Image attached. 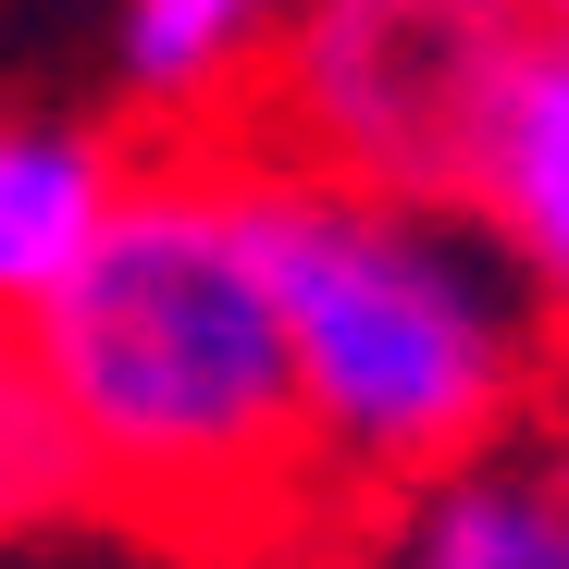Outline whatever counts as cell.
Returning a JSON list of instances; mask_svg holds the SVG:
<instances>
[{"mask_svg": "<svg viewBox=\"0 0 569 569\" xmlns=\"http://www.w3.org/2000/svg\"><path fill=\"white\" fill-rule=\"evenodd\" d=\"M496 26H569V0H483Z\"/></svg>", "mask_w": 569, "mask_h": 569, "instance_id": "9", "label": "cell"}, {"mask_svg": "<svg viewBox=\"0 0 569 569\" xmlns=\"http://www.w3.org/2000/svg\"><path fill=\"white\" fill-rule=\"evenodd\" d=\"M260 13H272V26H284V0H260Z\"/></svg>", "mask_w": 569, "mask_h": 569, "instance_id": "10", "label": "cell"}, {"mask_svg": "<svg viewBox=\"0 0 569 569\" xmlns=\"http://www.w3.org/2000/svg\"><path fill=\"white\" fill-rule=\"evenodd\" d=\"M248 223L284 310V371L322 496H409L433 470L520 446L545 409V322L458 199H371L248 149Z\"/></svg>", "mask_w": 569, "mask_h": 569, "instance_id": "2", "label": "cell"}, {"mask_svg": "<svg viewBox=\"0 0 569 569\" xmlns=\"http://www.w3.org/2000/svg\"><path fill=\"white\" fill-rule=\"evenodd\" d=\"M26 347L87 446L100 508L211 557H322L335 496L310 470L284 310L248 223V137H161L124 161V199Z\"/></svg>", "mask_w": 569, "mask_h": 569, "instance_id": "1", "label": "cell"}, {"mask_svg": "<svg viewBox=\"0 0 569 569\" xmlns=\"http://www.w3.org/2000/svg\"><path fill=\"white\" fill-rule=\"evenodd\" d=\"M385 569H569V496L532 446H483L397 496Z\"/></svg>", "mask_w": 569, "mask_h": 569, "instance_id": "6", "label": "cell"}, {"mask_svg": "<svg viewBox=\"0 0 569 569\" xmlns=\"http://www.w3.org/2000/svg\"><path fill=\"white\" fill-rule=\"evenodd\" d=\"M508 26L483 0H284L223 137L371 199H458Z\"/></svg>", "mask_w": 569, "mask_h": 569, "instance_id": "3", "label": "cell"}, {"mask_svg": "<svg viewBox=\"0 0 569 569\" xmlns=\"http://www.w3.org/2000/svg\"><path fill=\"white\" fill-rule=\"evenodd\" d=\"M532 458H545V470H557V496H569V385H557V397H545V433H532Z\"/></svg>", "mask_w": 569, "mask_h": 569, "instance_id": "8", "label": "cell"}, {"mask_svg": "<svg viewBox=\"0 0 569 569\" xmlns=\"http://www.w3.org/2000/svg\"><path fill=\"white\" fill-rule=\"evenodd\" d=\"M124 137L74 124V112H0V322H26L50 284L100 248L124 199Z\"/></svg>", "mask_w": 569, "mask_h": 569, "instance_id": "5", "label": "cell"}, {"mask_svg": "<svg viewBox=\"0 0 569 569\" xmlns=\"http://www.w3.org/2000/svg\"><path fill=\"white\" fill-rule=\"evenodd\" d=\"M100 483H87V446L50 397V371L26 347V322H0V532H50V520H87Z\"/></svg>", "mask_w": 569, "mask_h": 569, "instance_id": "7", "label": "cell"}, {"mask_svg": "<svg viewBox=\"0 0 569 569\" xmlns=\"http://www.w3.org/2000/svg\"><path fill=\"white\" fill-rule=\"evenodd\" d=\"M458 211L496 236V260L520 272L545 347L569 359V26H508L496 87L470 112Z\"/></svg>", "mask_w": 569, "mask_h": 569, "instance_id": "4", "label": "cell"}]
</instances>
